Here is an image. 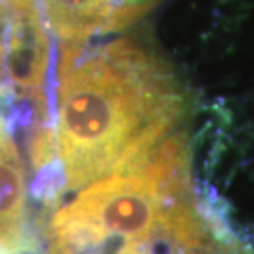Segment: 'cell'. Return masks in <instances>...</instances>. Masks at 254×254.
I'll return each instance as SVG.
<instances>
[{"label":"cell","instance_id":"2","mask_svg":"<svg viewBox=\"0 0 254 254\" xmlns=\"http://www.w3.org/2000/svg\"><path fill=\"white\" fill-rule=\"evenodd\" d=\"M196 200L184 132L81 189L50 221V254H108L113 240H142Z\"/></svg>","mask_w":254,"mask_h":254},{"label":"cell","instance_id":"1","mask_svg":"<svg viewBox=\"0 0 254 254\" xmlns=\"http://www.w3.org/2000/svg\"><path fill=\"white\" fill-rule=\"evenodd\" d=\"M57 159L68 190L123 169L174 134L187 111L169 64L129 38L62 43Z\"/></svg>","mask_w":254,"mask_h":254},{"label":"cell","instance_id":"4","mask_svg":"<svg viewBox=\"0 0 254 254\" xmlns=\"http://www.w3.org/2000/svg\"><path fill=\"white\" fill-rule=\"evenodd\" d=\"M28 235L27 170L12 127L0 113V248H12Z\"/></svg>","mask_w":254,"mask_h":254},{"label":"cell","instance_id":"3","mask_svg":"<svg viewBox=\"0 0 254 254\" xmlns=\"http://www.w3.org/2000/svg\"><path fill=\"white\" fill-rule=\"evenodd\" d=\"M45 22L62 43H89L91 38L118 32L144 12L118 0H40Z\"/></svg>","mask_w":254,"mask_h":254},{"label":"cell","instance_id":"5","mask_svg":"<svg viewBox=\"0 0 254 254\" xmlns=\"http://www.w3.org/2000/svg\"><path fill=\"white\" fill-rule=\"evenodd\" d=\"M121 5L124 7H130V8H144L145 10V3L147 0H118Z\"/></svg>","mask_w":254,"mask_h":254}]
</instances>
